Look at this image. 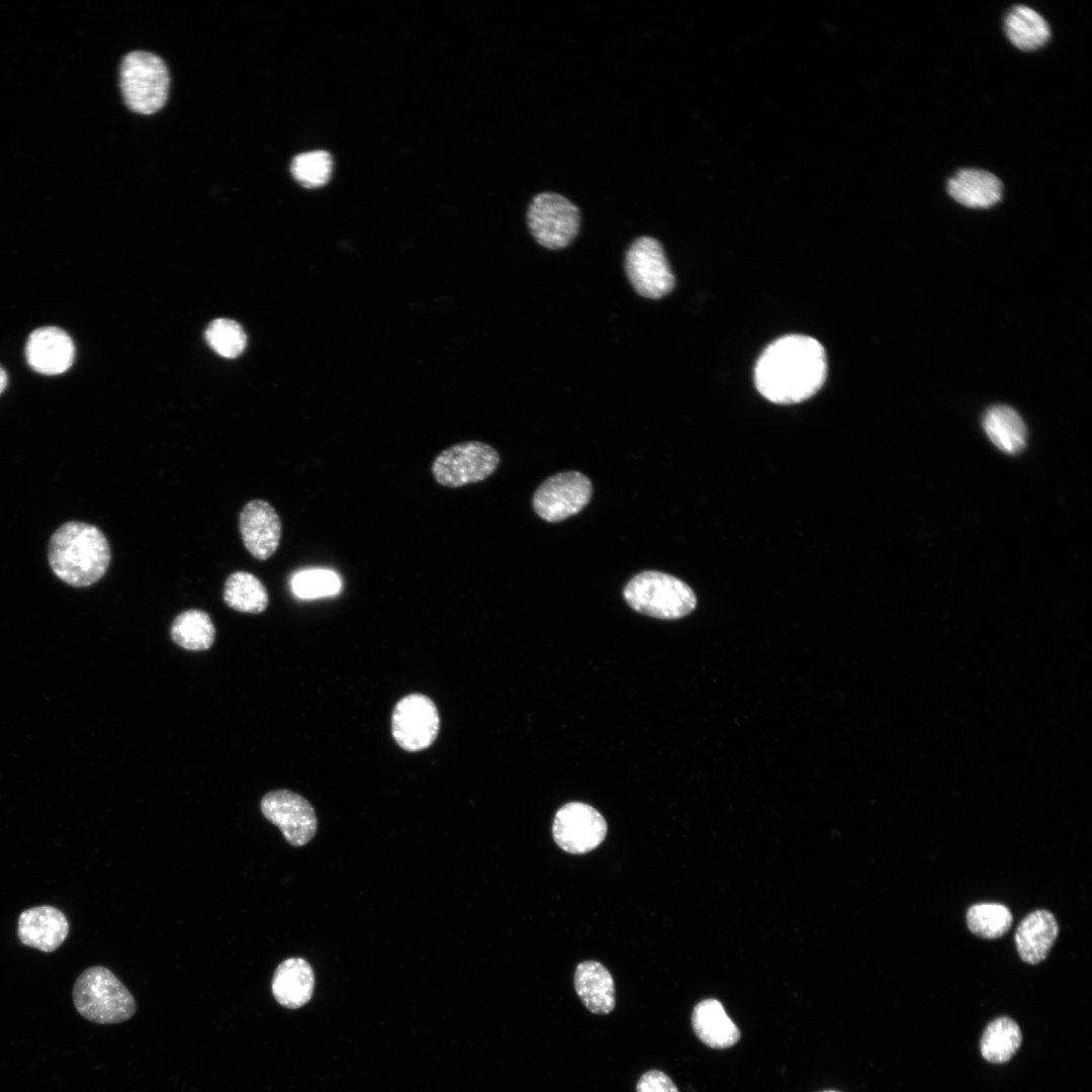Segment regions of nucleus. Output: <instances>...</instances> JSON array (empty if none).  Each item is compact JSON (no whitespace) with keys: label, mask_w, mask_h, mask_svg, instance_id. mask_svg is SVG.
<instances>
[{"label":"nucleus","mask_w":1092,"mask_h":1092,"mask_svg":"<svg viewBox=\"0 0 1092 1092\" xmlns=\"http://www.w3.org/2000/svg\"><path fill=\"white\" fill-rule=\"evenodd\" d=\"M1005 33L1010 42L1022 51H1035L1051 38L1046 20L1034 9L1017 5L1006 15Z\"/></svg>","instance_id":"4be33fe9"},{"label":"nucleus","mask_w":1092,"mask_h":1092,"mask_svg":"<svg viewBox=\"0 0 1092 1092\" xmlns=\"http://www.w3.org/2000/svg\"><path fill=\"white\" fill-rule=\"evenodd\" d=\"M239 528L243 543L254 558L267 560L277 551L282 524L279 515L268 502H248L240 513Z\"/></svg>","instance_id":"ddd939ff"},{"label":"nucleus","mask_w":1092,"mask_h":1092,"mask_svg":"<svg viewBox=\"0 0 1092 1092\" xmlns=\"http://www.w3.org/2000/svg\"><path fill=\"white\" fill-rule=\"evenodd\" d=\"M948 194L959 203L972 208H988L1000 201L1001 181L982 169H962L947 182Z\"/></svg>","instance_id":"6ab92c4d"},{"label":"nucleus","mask_w":1092,"mask_h":1092,"mask_svg":"<svg viewBox=\"0 0 1092 1092\" xmlns=\"http://www.w3.org/2000/svg\"><path fill=\"white\" fill-rule=\"evenodd\" d=\"M970 931L982 938L1003 936L1011 927V911L1000 903H979L971 906L966 914Z\"/></svg>","instance_id":"a878e982"},{"label":"nucleus","mask_w":1092,"mask_h":1092,"mask_svg":"<svg viewBox=\"0 0 1092 1092\" xmlns=\"http://www.w3.org/2000/svg\"><path fill=\"white\" fill-rule=\"evenodd\" d=\"M499 463L497 451L478 441L458 443L443 450L433 461L435 480L445 487H461L490 476Z\"/></svg>","instance_id":"0eeeda50"},{"label":"nucleus","mask_w":1092,"mask_h":1092,"mask_svg":"<svg viewBox=\"0 0 1092 1092\" xmlns=\"http://www.w3.org/2000/svg\"><path fill=\"white\" fill-rule=\"evenodd\" d=\"M120 88L127 107L142 114L161 109L168 97L169 74L164 61L148 52H131L120 65Z\"/></svg>","instance_id":"39448f33"},{"label":"nucleus","mask_w":1092,"mask_h":1092,"mask_svg":"<svg viewBox=\"0 0 1092 1092\" xmlns=\"http://www.w3.org/2000/svg\"><path fill=\"white\" fill-rule=\"evenodd\" d=\"M692 1026L696 1036L715 1050L729 1049L741 1037L740 1029L727 1015L722 1003L713 998L704 999L694 1007Z\"/></svg>","instance_id":"f3484780"},{"label":"nucleus","mask_w":1092,"mask_h":1092,"mask_svg":"<svg viewBox=\"0 0 1092 1092\" xmlns=\"http://www.w3.org/2000/svg\"><path fill=\"white\" fill-rule=\"evenodd\" d=\"M205 339L213 351L225 358L238 357L247 343L242 327L229 318L211 322L205 331Z\"/></svg>","instance_id":"cd10ccee"},{"label":"nucleus","mask_w":1092,"mask_h":1092,"mask_svg":"<svg viewBox=\"0 0 1092 1092\" xmlns=\"http://www.w3.org/2000/svg\"><path fill=\"white\" fill-rule=\"evenodd\" d=\"M826 374L823 346L809 336L789 335L762 352L754 381L759 393L769 401L790 404L813 396L822 387Z\"/></svg>","instance_id":"f257e3e1"},{"label":"nucleus","mask_w":1092,"mask_h":1092,"mask_svg":"<svg viewBox=\"0 0 1092 1092\" xmlns=\"http://www.w3.org/2000/svg\"><path fill=\"white\" fill-rule=\"evenodd\" d=\"M72 995L78 1013L95 1023L123 1022L135 1012L130 992L111 971L101 966L83 971L74 983Z\"/></svg>","instance_id":"7ed1b4c3"},{"label":"nucleus","mask_w":1092,"mask_h":1092,"mask_svg":"<svg viewBox=\"0 0 1092 1092\" xmlns=\"http://www.w3.org/2000/svg\"><path fill=\"white\" fill-rule=\"evenodd\" d=\"M215 637V628L210 616L198 609H191L179 614L171 626V638L180 647L201 651L210 648Z\"/></svg>","instance_id":"393cba45"},{"label":"nucleus","mask_w":1092,"mask_h":1092,"mask_svg":"<svg viewBox=\"0 0 1092 1092\" xmlns=\"http://www.w3.org/2000/svg\"><path fill=\"white\" fill-rule=\"evenodd\" d=\"M636 1092H679L673 1081L659 1070L645 1072L638 1080Z\"/></svg>","instance_id":"c756f323"},{"label":"nucleus","mask_w":1092,"mask_h":1092,"mask_svg":"<svg viewBox=\"0 0 1092 1092\" xmlns=\"http://www.w3.org/2000/svg\"><path fill=\"white\" fill-rule=\"evenodd\" d=\"M527 223L539 245L551 250L563 249L579 232L580 211L563 195L542 192L534 196L529 204Z\"/></svg>","instance_id":"423d86ee"},{"label":"nucleus","mask_w":1092,"mask_h":1092,"mask_svg":"<svg viewBox=\"0 0 1092 1092\" xmlns=\"http://www.w3.org/2000/svg\"><path fill=\"white\" fill-rule=\"evenodd\" d=\"M607 830L603 815L580 802H570L559 808L552 825L555 843L572 854L586 853L598 847L605 839Z\"/></svg>","instance_id":"9b49d317"},{"label":"nucleus","mask_w":1092,"mask_h":1092,"mask_svg":"<svg viewBox=\"0 0 1092 1092\" xmlns=\"http://www.w3.org/2000/svg\"><path fill=\"white\" fill-rule=\"evenodd\" d=\"M110 560L107 538L94 525L68 522L51 537L50 565L61 580L72 586L84 587L98 581L107 571Z\"/></svg>","instance_id":"f03ea898"},{"label":"nucleus","mask_w":1092,"mask_h":1092,"mask_svg":"<svg viewBox=\"0 0 1092 1092\" xmlns=\"http://www.w3.org/2000/svg\"><path fill=\"white\" fill-rule=\"evenodd\" d=\"M25 356L28 365L44 375L66 372L73 364L75 346L71 337L57 327H41L29 335Z\"/></svg>","instance_id":"4468645a"},{"label":"nucleus","mask_w":1092,"mask_h":1092,"mask_svg":"<svg viewBox=\"0 0 1092 1092\" xmlns=\"http://www.w3.org/2000/svg\"><path fill=\"white\" fill-rule=\"evenodd\" d=\"M222 598L229 608L250 614L264 612L269 603L263 582L253 573L242 570L226 578Z\"/></svg>","instance_id":"b1692460"},{"label":"nucleus","mask_w":1092,"mask_h":1092,"mask_svg":"<svg viewBox=\"0 0 1092 1092\" xmlns=\"http://www.w3.org/2000/svg\"><path fill=\"white\" fill-rule=\"evenodd\" d=\"M1059 934L1054 914L1037 909L1026 915L1015 931V944L1020 959L1036 965L1048 957Z\"/></svg>","instance_id":"dca6fc26"},{"label":"nucleus","mask_w":1092,"mask_h":1092,"mask_svg":"<svg viewBox=\"0 0 1092 1092\" xmlns=\"http://www.w3.org/2000/svg\"><path fill=\"white\" fill-rule=\"evenodd\" d=\"M625 270L635 291L646 298L659 299L670 293L675 278L661 244L651 237H640L629 247Z\"/></svg>","instance_id":"6e6552de"},{"label":"nucleus","mask_w":1092,"mask_h":1092,"mask_svg":"<svg viewBox=\"0 0 1092 1092\" xmlns=\"http://www.w3.org/2000/svg\"><path fill=\"white\" fill-rule=\"evenodd\" d=\"M820 1092H840V1091H837V1090H823V1091H820Z\"/></svg>","instance_id":"2f4dec72"},{"label":"nucleus","mask_w":1092,"mask_h":1092,"mask_svg":"<svg viewBox=\"0 0 1092 1092\" xmlns=\"http://www.w3.org/2000/svg\"><path fill=\"white\" fill-rule=\"evenodd\" d=\"M332 169V157L325 151L299 154L291 162L292 176L307 188L325 185L331 177Z\"/></svg>","instance_id":"bb28decb"},{"label":"nucleus","mask_w":1092,"mask_h":1092,"mask_svg":"<svg viewBox=\"0 0 1092 1092\" xmlns=\"http://www.w3.org/2000/svg\"><path fill=\"white\" fill-rule=\"evenodd\" d=\"M593 486L578 471H565L548 477L533 495V508L543 520L563 521L579 513L589 502Z\"/></svg>","instance_id":"1a4fd4ad"},{"label":"nucleus","mask_w":1092,"mask_h":1092,"mask_svg":"<svg viewBox=\"0 0 1092 1092\" xmlns=\"http://www.w3.org/2000/svg\"><path fill=\"white\" fill-rule=\"evenodd\" d=\"M624 599L636 612L663 620H676L697 605L693 589L679 578L655 570L642 571L626 584Z\"/></svg>","instance_id":"20e7f679"},{"label":"nucleus","mask_w":1092,"mask_h":1092,"mask_svg":"<svg viewBox=\"0 0 1092 1092\" xmlns=\"http://www.w3.org/2000/svg\"><path fill=\"white\" fill-rule=\"evenodd\" d=\"M439 728L438 709L429 697L411 694L394 706L391 732L402 749L415 752L428 748L436 740Z\"/></svg>","instance_id":"9d476101"},{"label":"nucleus","mask_w":1092,"mask_h":1092,"mask_svg":"<svg viewBox=\"0 0 1092 1092\" xmlns=\"http://www.w3.org/2000/svg\"><path fill=\"white\" fill-rule=\"evenodd\" d=\"M575 991L588 1011L605 1015L616 1004L615 985L610 972L599 962L585 961L574 973Z\"/></svg>","instance_id":"aec40b11"},{"label":"nucleus","mask_w":1092,"mask_h":1092,"mask_svg":"<svg viewBox=\"0 0 1092 1092\" xmlns=\"http://www.w3.org/2000/svg\"><path fill=\"white\" fill-rule=\"evenodd\" d=\"M264 817L276 825L292 846L309 842L316 831V816L309 802L289 790L268 792L261 800Z\"/></svg>","instance_id":"f8f14e48"},{"label":"nucleus","mask_w":1092,"mask_h":1092,"mask_svg":"<svg viewBox=\"0 0 1092 1092\" xmlns=\"http://www.w3.org/2000/svg\"><path fill=\"white\" fill-rule=\"evenodd\" d=\"M338 576L327 570H310L296 574L292 579L293 592L300 598L311 599L338 592Z\"/></svg>","instance_id":"c85d7f7f"},{"label":"nucleus","mask_w":1092,"mask_h":1092,"mask_svg":"<svg viewBox=\"0 0 1092 1092\" xmlns=\"http://www.w3.org/2000/svg\"><path fill=\"white\" fill-rule=\"evenodd\" d=\"M7 381H8V377H7L6 371L0 366V394L4 391L5 387L7 386Z\"/></svg>","instance_id":"7c9ffc66"},{"label":"nucleus","mask_w":1092,"mask_h":1092,"mask_svg":"<svg viewBox=\"0 0 1092 1092\" xmlns=\"http://www.w3.org/2000/svg\"><path fill=\"white\" fill-rule=\"evenodd\" d=\"M314 975L310 965L301 958L283 961L275 970L271 989L275 1000L289 1009L306 1004L313 993Z\"/></svg>","instance_id":"a211bd4d"},{"label":"nucleus","mask_w":1092,"mask_h":1092,"mask_svg":"<svg viewBox=\"0 0 1092 1092\" xmlns=\"http://www.w3.org/2000/svg\"><path fill=\"white\" fill-rule=\"evenodd\" d=\"M68 933L67 917L54 906L31 907L19 915L17 935L26 946L52 952L65 941Z\"/></svg>","instance_id":"2eb2a0df"},{"label":"nucleus","mask_w":1092,"mask_h":1092,"mask_svg":"<svg viewBox=\"0 0 1092 1092\" xmlns=\"http://www.w3.org/2000/svg\"><path fill=\"white\" fill-rule=\"evenodd\" d=\"M1022 1033L1012 1018L1000 1016L985 1027L981 1039L982 1057L992 1064H1004L1011 1060L1021 1045Z\"/></svg>","instance_id":"5701e85b"},{"label":"nucleus","mask_w":1092,"mask_h":1092,"mask_svg":"<svg viewBox=\"0 0 1092 1092\" xmlns=\"http://www.w3.org/2000/svg\"><path fill=\"white\" fill-rule=\"evenodd\" d=\"M983 428L1001 451L1007 454L1020 452L1026 444V427L1020 416L1006 405L989 408L983 418Z\"/></svg>","instance_id":"412c9836"}]
</instances>
